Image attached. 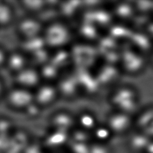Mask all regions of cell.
Instances as JSON below:
<instances>
[{"label": "cell", "mask_w": 153, "mask_h": 153, "mask_svg": "<svg viewBox=\"0 0 153 153\" xmlns=\"http://www.w3.org/2000/svg\"><path fill=\"white\" fill-rule=\"evenodd\" d=\"M44 23L38 16L25 14L15 23L16 32L21 41L41 36Z\"/></svg>", "instance_id": "277c9868"}, {"label": "cell", "mask_w": 153, "mask_h": 153, "mask_svg": "<svg viewBox=\"0 0 153 153\" xmlns=\"http://www.w3.org/2000/svg\"><path fill=\"white\" fill-rule=\"evenodd\" d=\"M139 101V93L136 89L129 85L116 87L109 96L111 106L114 111L133 115L137 108Z\"/></svg>", "instance_id": "7a4b0ae2"}, {"label": "cell", "mask_w": 153, "mask_h": 153, "mask_svg": "<svg viewBox=\"0 0 153 153\" xmlns=\"http://www.w3.org/2000/svg\"><path fill=\"white\" fill-rule=\"evenodd\" d=\"M42 111V109L38 106L34 102L23 112L26 114L28 118H36L40 115V113Z\"/></svg>", "instance_id": "7c38bea8"}, {"label": "cell", "mask_w": 153, "mask_h": 153, "mask_svg": "<svg viewBox=\"0 0 153 153\" xmlns=\"http://www.w3.org/2000/svg\"><path fill=\"white\" fill-rule=\"evenodd\" d=\"M8 53L3 47L0 45V69L5 68Z\"/></svg>", "instance_id": "4fadbf2b"}, {"label": "cell", "mask_w": 153, "mask_h": 153, "mask_svg": "<svg viewBox=\"0 0 153 153\" xmlns=\"http://www.w3.org/2000/svg\"><path fill=\"white\" fill-rule=\"evenodd\" d=\"M44 47L45 46L42 37L38 36L22 41L19 50L28 56Z\"/></svg>", "instance_id": "8fae6325"}, {"label": "cell", "mask_w": 153, "mask_h": 153, "mask_svg": "<svg viewBox=\"0 0 153 153\" xmlns=\"http://www.w3.org/2000/svg\"><path fill=\"white\" fill-rule=\"evenodd\" d=\"M6 90L4 88V84L3 81L0 78V99L4 97Z\"/></svg>", "instance_id": "5bb4252c"}, {"label": "cell", "mask_w": 153, "mask_h": 153, "mask_svg": "<svg viewBox=\"0 0 153 153\" xmlns=\"http://www.w3.org/2000/svg\"><path fill=\"white\" fill-rule=\"evenodd\" d=\"M3 98L7 106L16 112H23L33 102L32 91L14 85L6 90Z\"/></svg>", "instance_id": "3957f363"}, {"label": "cell", "mask_w": 153, "mask_h": 153, "mask_svg": "<svg viewBox=\"0 0 153 153\" xmlns=\"http://www.w3.org/2000/svg\"><path fill=\"white\" fill-rule=\"evenodd\" d=\"M29 65L27 56L19 49L8 53L4 68L14 75Z\"/></svg>", "instance_id": "52a82bcc"}, {"label": "cell", "mask_w": 153, "mask_h": 153, "mask_svg": "<svg viewBox=\"0 0 153 153\" xmlns=\"http://www.w3.org/2000/svg\"><path fill=\"white\" fill-rule=\"evenodd\" d=\"M19 6L25 14L38 16L48 7L47 2L44 1H19Z\"/></svg>", "instance_id": "9c48e42d"}, {"label": "cell", "mask_w": 153, "mask_h": 153, "mask_svg": "<svg viewBox=\"0 0 153 153\" xmlns=\"http://www.w3.org/2000/svg\"><path fill=\"white\" fill-rule=\"evenodd\" d=\"M42 82L56 83L60 77L59 69L50 61L38 68Z\"/></svg>", "instance_id": "30bf717a"}, {"label": "cell", "mask_w": 153, "mask_h": 153, "mask_svg": "<svg viewBox=\"0 0 153 153\" xmlns=\"http://www.w3.org/2000/svg\"><path fill=\"white\" fill-rule=\"evenodd\" d=\"M41 37L45 47L48 50H61L69 43L71 32L64 21L51 20L44 23Z\"/></svg>", "instance_id": "6da1fadb"}, {"label": "cell", "mask_w": 153, "mask_h": 153, "mask_svg": "<svg viewBox=\"0 0 153 153\" xmlns=\"http://www.w3.org/2000/svg\"><path fill=\"white\" fill-rule=\"evenodd\" d=\"M14 85L33 91L42 82L38 68L31 65L13 75Z\"/></svg>", "instance_id": "8992f818"}, {"label": "cell", "mask_w": 153, "mask_h": 153, "mask_svg": "<svg viewBox=\"0 0 153 153\" xmlns=\"http://www.w3.org/2000/svg\"><path fill=\"white\" fill-rule=\"evenodd\" d=\"M32 91L33 102L42 110L51 107L60 99L55 83L41 82Z\"/></svg>", "instance_id": "5b68a950"}, {"label": "cell", "mask_w": 153, "mask_h": 153, "mask_svg": "<svg viewBox=\"0 0 153 153\" xmlns=\"http://www.w3.org/2000/svg\"><path fill=\"white\" fill-rule=\"evenodd\" d=\"M16 14V10L12 4L0 1V29H5L15 24L17 20Z\"/></svg>", "instance_id": "ba28073f"}]
</instances>
